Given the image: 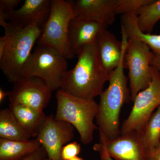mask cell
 Segmentation results:
<instances>
[{
  "label": "cell",
  "mask_w": 160,
  "mask_h": 160,
  "mask_svg": "<svg viewBox=\"0 0 160 160\" xmlns=\"http://www.w3.org/2000/svg\"><path fill=\"white\" fill-rule=\"evenodd\" d=\"M78 57L75 66L63 77L60 89L81 98L94 100L103 91L110 76L101 62L96 41L85 47Z\"/></svg>",
  "instance_id": "1"
},
{
  "label": "cell",
  "mask_w": 160,
  "mask_h": 160,
  "mask_svg": "<svg viewBox=\"0 0 160 160\" xmlns=\"http://www.w3.org/2000/svg\"><path fill=\"white\" fill-rule=\"evenodd\" d=\"M125 53L119 65L110 74L109 85L100 95L96 119L99 132L107 139H113L121 134L120 115L124 103L130 98V90L124 72Z\"/></svg>",
  "instance_id": "2"
},
{
  "label": "cell",
  "mask_w": 160,
  "mask_h": 160,
  "mask_svg": "<svg viewBox=\"0 0 160 160\" xmlns=\"http://www.w3.org/2000/svg\"><path fill=\"white\" fill-rule=\"evenodd\" d=\"M3 28L8 41L0 58V68L9 82L14 83L22 78L23 69L43 29L36 26L19 28L9 22Z\"/></svg>",
  "instance_id": "3"
},
{
  "label": "cell",
  "mask_w": 160,
  "mask_h": 160,
  "mask_svg": "<svg viewBox=\"0 0 160 160\" xmlns=\"http://www.w3.org/2000/svg\"><path fill=\"white\" fill-rule=\"evenodd\" d=\"M57 108L54 118L69 123L78 132L84 145L90 144L98 127L94 123L98 109L94 100H86L74 96L59 89L56 93Z\"/></svg>",
  "instance_id": "4"
},
{
  "label": "cell",
  "mask_w": 160,
  "mask_h": 160,
  "mask_svg": "<svg viewBox=\"0 0 160 160\" xmlns=\"http://www.w3.org/2000/svg\"><path fill=\"white\" fill-rule=\"evenodd\" d=\"M76 17L72 1L52 0L48 21L38 41V45L48 46L58 52L66 59L74 57L69 47V23Z\"/></svg>",
  "instance_id": "5"
},
{
  "label": "cell",
  "mask_w": 160,
  "mask_h": 160,
  "mask_svg": "<svg viewBox=\"0 0 160 160\" xmlns=\"http://www.w3.org/2000/svg\"><path fill=\"white\" fill-rule=\"evenodd\" d=\"M67 70L66 58L55 49L38 45L23 69L22 78H40L53 91L61 88L62 79Z\"/></svg>",
  "instance_id": "6"
},
{
  "label": "cell",
  "mask_w": 160,
  "mask_h": 160,
  "mask_svg": "<svg viewBox=\"0 0 160 160\" xmlns=\"http://www.w3.org/2000/svg\"><path fill=\"white\" fill-rule=\"evenodd\" d=\"M153 52L146 43L129 38L125 53V66L129 70L130 99L149 86L152 80L151 62Z\"/></svg>",
  "instance_id": "7"
},
{
  "label": "cell",
  "mask_w": 160,
  "mask_h": 160,
  "mask_svg": "<svg viewBox=\"0 0 160 160\" xmlns=\"http://www.w3.org/2000/svg\"><path fill=\"white\" fill-rule=\"evenodd\" d=\"M152 72L151 83L135 98L131 111L121 127V134L141 131L155 109L160 106V73L152 66Z\"/></svg>",
  "instance_id": "8"
},
{
  "label": "cell",
  "mask_w": 160,
  "mask_h": 160,
  "mask_svg": "<svg viewBox=\"0 0 160 160\" xmlns=\"http://www.w3.org/2000/svg\"><path fill=\"white\" fill-rule=\"evenodd\" d=\"M100 142L93 146L100 157L109 156L115 160H149L139 132L122 133L119 136L109 139L99 132Z\"/></svg>",
  "instance_id": "9"
},
{
  "label": "cell",
  "mask_w": 160,
  "mask_h": 160,
  "mask_svg": "<svg viewBox=\"0 0 160 160\" xmlns=\"http://www.w3.org/2000/svg\"><path fill=\"white\" fill-rule=\"evenodd\" d=\"M74 127L55 119L53 115L47 116L40 129L37 138L46 150L50 160H62V149L74 138Z\"/></svg>",
  "instance_id": "10"
},
{
  "label": "cell",
  "mask_w": 160,
  "mask_h": 160,
  "mask_svg": "<svg viewBox=\"0 0 160 160\" xmlns=\"http://www.w3.org/2000/svg\"><path fill=\"white\" fill-rule=\"evenodd\" d=\"M13 84L8 97L10 103L42 110L48 106L52 91L42 79L22 78Z\"/></svg>",
  "instance_id": "11"
},
{
  "label": "cell",
  "mask_w": 160,
  "mask_h": 160,
  "mask_svg": "<svg viewBox=\"0 0 160 160\" xmlns=\"http://www.w3.org/2000/svg\"><path fill=\"white\" fill-rule=\"evenodd\" d=\"M51 1L26 0L19 9L9 13L8 22L19 28L36 26L44 29L51 11Z\"/></svg>",
  "instance_id": "12"
},
{
  "label": "cell",
  "mask_w": 160,
  "mask_h": 160,
  "mask_svg": "<svg viewBox=\"0 0 160 160\" xmlns=\"http://www.w3.org/2000/svg\"><path fill=\"white\" fill-rule=\"evenodd\" d=\"M121 30V41L107 29L101 31L96 40L101 62L105 70L110 75L119 65L128 44V36L122 27Z\"/></svg>",
  "instance_id": "13"
},
{
  "label": "cell",
  "mask_w": 160,
  "mask_h": 160,
  "mask_svg": "<svg viewBox=\"0 0 160 160\" xmlns=\"http://www.w3.org/2000/svg\"><path fill=\"white\" fill-rule=\"evenodd\" d=\"M117 1L77 0L72 1V6L76 17L108 26L115 21Z\"/></svg>",
  "instance_id": "14"
},
{
  "label": "cell",
  "mask_w": 160,
  "mask_h": 160,
  "mask_svg": "<svg viewBox=\"0 0 160 160\" xmlns=\"http://www.w3.org/2000/svg\"><path fill=\"white\" fill-rule=\"evenodd\" d=\"M107 27L88 20L76 17L72 19L68 31L69 46L72 54L78 55L85 47L94 42L98 34Z\"/></svg>",
  "instance_id": "15"
},
{
  "label": "cell",
  "mask_w": 160,
  "mask_h": 160,
  "mask_svg": "<svg viewBox=\"0 0 160 160\" xmlns=\"http://www.w3.org/2000/svg\"><path fill=\"white\" fill-rule=\"evenodd\" d=\"M11 110L21 126L30 136L36 138L46 116L43 110L22 105L9 104Z\"/></svg>",
  "instance_id": "16"
},
{
  "label": "cell",
  "mask_w": 160,
  "mask_h": 160,
  "mask_svg": "<svg viewBox=\"0 0 160 160\" xmlns=\"http://www.w3.org/2000/svg\"><path fill=\"white\" fill-rule=\"evenodd\" d=\"M37 138L27 141L0 138V160H21L34 153L42 147Z\"/></svg>",
  "instance_id": "17"
},
{
  "label": "cell",
  "mask_w": 160,
  "mask_h": 160,
  "mask_svg": "<svg viewBox=\"0 0 160 160\" xmlns=\"http://www.w3.org/2000/svg\"><path fill=\"white\" fill-rule=\"evenodd\" d=\"M121 27L124 29L128 38L144 42L154 54L160 55V34L145 33L141 31L138 26L136 13L123 15Z\"/></svg>",
  "instance_id": "18"
},
{
  "label": "cell",
  "mask_w": 160,
  "mask_h": 160,
  "mask_svg": "<svg viewBox=\"0 0 160 160\" xmlns=\"http://www.w3.org/2000/svg\"><path fill=\"white\" fill-rule=\"evenodd\" d=\"M31 137L26 132L16 119L11 110L0 111V138L16 141H27Z\"/></svg>",
  "instance_id": "19"
},
{
  "label": "cell",
  "mask_w": 160,
  "mask_h": 160,
  "mask_svg": "<svg viewBox=\"0 0 160 160\" xmlns=\"http://www.w3.org/2000/svg\"><path fill=\"white\" fill-rule=\"evenodd\" d=\"M142 141L147 150L160 146V106L152 114L149 119L140 132Z\"/></svg>",
  "instance_id": "20"
},
{
  "label": "cell",
  "mask_w": 160,
  "mask_h": 160,
  "mask_svg": "<svg viewBox=\"0 0 160 160\" xmlns=\"http://www.w3.org/2000/svg\"><path fill=\"white\" fill-rule=\"evenodd\" d=\"M138 26L145 33H151L155 26L160 20V0H153L137 13Z\"/></svg>",
  "instance_id": "21"
},
{
  "label": "cell",
  "mask_w": 160,
  "mask_h": 160,
  "mask_svg": "<svg viewBox=\"0 0 160 160\" xmlns=\"http://www.w3.org/2000/svg\"><path fill=\"white\" fill-rule=\"evenodd\" d=\"M153 0H117L115 7L117 15L136 13Z\"/></svg>",
  "instance_id": "22"
},
{
  "label": "cell",
  "mask_w": 160,
  "mask_h": 160,
  "mask_svg": "<svg viewBox=\"0 0 160 160\" xmlns=\"http://www.w3.org/2000/svg\"><path fill=\"white\" fill-rule=\"evenodd\" d=\"M21 0H1L0 1V25L4 27L7 25L8 14L14 10L19 5Z\"/></svg>",
  "instance_id": "23"
},
{
  "label": "cell",
  "mask_w": 160,
  "mask_h": 160,
  "mask_svg": "<svg viewBox=\"0 0 160 160\" xmlns=\"http://www.w3.org/2000/svg\"><path fill=\"white\" fill-rule=\"evenodd\" d=\"M81 151V145L76 142L66 144L62 149L61 157L62 160H70L77 157Z\"/></svg>",
  "instance_id": "24"
},
{
  "label": "cell",
  "mask_w": 160,
  "mask_h": 160,
  "mask_svg": "<svg viewBox=\"0 0 160 160\" xmlns=\"http://www.w3.org/2000/svg\"><path fill=\"white\" fill-rule=\"evenodd\" d=\"M47 158V155L45 149L42 146L25 158L21 160H45Z\"/></svg>",
  "instance_id": "25"
},
{
  "label": "cell",
  "mask_w": 160,
  "mask_h": 160,
  "mask_svg": "<svg viewBox=\"0 0 160 160\" xmlns=\"http://www.w3.org/2000/svg\"><path fill=\"white\" fill-rule=\"evenodd\" d=\"M147 152L149 160H160V146L147 150Z\"/></svg>",
  "instance_id": "26"
},
{
  "label": "cell",
  "mask_w": 160,
  "mask_h": 160,
  "mask_svg": "<svg viewBox=\"0 0 160 160\" xmlns=\"http://www.w3.org/2000/svg\"><path fill=\"white\" fill-rule=\"evenodd\" d=\"M7 36L6 34L0 37V58L2 56L3 53L7 46Z\"/></svg>",
  "instance_id": "27"
},
{
  "label": "cell",
  "mask_w": 160,
  "mask_h": 160,
  "mask_svg": "<svg viewBox=\"0 0 160 160\" xmlns=\"http://www.w3.org/2000/svg\"><path fill=\"white\" fill-rule=\"evenodd\" d=\"M151 65L152 66L157 69L160 73V55L156 54L153 53Z\"/></svg>",
  "instance_id": "28"
},
{
  "label": "cell",
  "mask_w": 160,
  "mask_h": 160,
  "mask_svg": "<svg viewBox=\"0 0 160 160\" xmlns=\"http://www.w3.org/2000/svg\"><path fill=\"white\" fill-rule=\"evenodd\" d=\"M9 94H10V92H8L3 90L2 88H1L0 89V103L2 102L6 97H9Z\"/></svg>",
  "instance_id": "29"
},
{
  "label": "cell",
  "mask_w": 160,
  "mask_h": 160,
  "mask_svg": "<svg viewBox=\"0 0 160 160\" xmlns=\"http://www.w3.org/2000/svg\"><path fill=\"white\" fill-rule=\"evenodd\" d=\"M102 160H113L109 156H104L101 158Z\"/></svg>",
  "instance_id": "30"
},
{
  "label": "cell",
  "mask_w": 160,
  "mask_h": 160,
  "mask_svg": "<svg viewBox=\"0 0 160 160\" xmlns=\"http://www.w3.org/2000/svg\"><path fill=\"white\" fill-rule=\"evenodd\" d=\"M84 160L82 158L79 157H76L73 158L71 160Z\"/></svg>",
  "instance_id": "31"
},
{
  "label": "cell",
  "mask_w": 160,
  "mask_h": 160,
  "mask_svg": "<svg viewBox=\"0 0 160 160\" xmlns=\"http://www.w3.org/2000/svg\"><path fill=\"white\" fill-rule=\"evenodd\" d=\"M45 160H49V158H46V159Z\"/></svg>",
  "instance_id": "32"
},
{
  "label": "cell",
  "mask_w": 160,
  "mask_h": 160,
  "mask_svg": "<svg viewBox=\"0 0 160 160\" xmlns=\"http://www.w3.org/2000/svg\"></svg>",
  "instance_id": "33"
}]
</instances>
